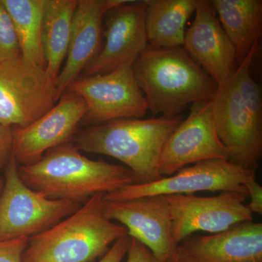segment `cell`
Instances as JSON below:
<instances>
[{
	"mask_svg": "<svg viewBox=\"0 0 262 262\" xmlns=\"http://www.w3.org/2000/svg\"><path fill=\"white\" fill-rule=\"evenodd\" d=\"M18 173L26 185L49 199L81 204L95 194L142 183L127 167L86 158L73 141L48 150L37 163L19 165Z\"/></svg>",
	"mask_w": 262,
	"mask_h": 262,
	"instance_id": "1",
	"label": "cell"
},
{
	"mask_svg": "<svg viewBox=\"0 0 262 262\" xmlns=\"http://www.w3.org/2000/svg\"><path fill=\"white\" fill-rule=\"evenodd\" d=\"M148 111L173 117L193 103L209 101L218 84L183 47L148 46L133 64Z\"/></svg>",
	"mask_w": 262,
	"mask_h": 262,
	"instance_id": "2",
	"label": "cell"
},
{
	"mask_svg": "<svg viewBox=\"0 0 262 262\" xmlns=\"http://www.w3.org/2000/svg\"><path fill=\"white\" fill-rule=\"evenodd\" d=\"M182 115L158 118H123L89 126L76 134L79 149L120 160L141 179L154 182L163 176L158 169L162 149L182 122Z\"/></svg>",
	"mask_w": 262,
	"mask_h": 262,
	"instance_id": "3",
	"label": "cell"
},
{
	"mask_svg": "<svg viewBox=\"0 0 262 262\" xmlns=\"http://www.w3.org/2000/svg\"><path fill=\"white\" fill-rule=\"evenodd\" d=\"M104 194H95L64 220L29 237L22 262H91L128 235L103 215Z\"/></svg>",
	"mask_w": 262,
	"mask_h": 262,
	"instance_id": "4",
	"label": "cell"
},
{
	"mask_svg": "<svg viewBox=\"0 0 262 262\" xmlns=\"http://www.w3.org/2000/svg\"><path fill=\"white\" fill-rule=\"evenodd\" d=\"M12 155L5 166L0 194V241L31 237L47 230L82 206L75 202L51 200L26 185Z\"/></svg>",
	"mask_w": 262,
	"mask_h": 262,
	"instance_id": "5",
	"label": "cell"
},
{
	"mask_svg": "<svg viewBox=\"0 0 262 262\" xmlns=\"http://www.w3.org/2000/svg\"><path fill=\"white\" fill-rule=\"evenodd\" d=\"M66 91L86 103L87 111L80 124L88 127L118 119H141L148 113L132 63L103 75L77 77Z\"/></svg>",
	"mask_w": 262,
	"mask_h": 262,
	"instance_id": "6",
	"label": "cell"
},
{
	"mask_svg": "<svg viewBox=\"0 0 262 262\" xmlns=\"http://www.w3.org/2000/svg\"><path fill=\"white\" fill-rule=\"evenodd\" d=\"M56 82L21 56L0 63V125L24 127L56 104Z\"/></svg>",
	"mask_w": 262,
	"mask_h": 262,
	"instance_id": "7",
	"label": "cell"
},
{
	"mask_svg": "<svg viewBox=\"0 0 262 262\" xmlns=\"http://www.w3.org/2000/svg\"><path fill=\"white\" fill-rule=\"evenodd\" d=\"M256 170L241 168L228 160H206L154 182L131 184L105 194L104 199L124 201L146 196L193 194L206 191L247 192L244 184L256 179Z\"/></svg>",
	"mask_w": 262,
	"mask_h": 262,
	"instance_id": "8",
	"label": "cell"
},
{
	"mask_svg": "<svg viewBox=\"0 0 262 262\" xmlns=\"http://www.w3.org/2000/svg\"><path fill=\"white\" fill-rule=\"evenodd\" d=\"M171 216V235L179 246L194 232L218 233L237 224L253 222V213L244 204L248 193L224 192L218 196L164 195Z\"/></svg>",
	"mask_w": 262,
	"mask_h": 262,
	"instance_id": "9",
	"label": "cell"
},
{
	"mask_svg": "<svg viewBox=\"0 0 262 262\" xmlns=\"http://www.w3.org/2000/svg\"><path fill=\"white\" fill-rule=\"evenodd\" d=\"M212 115L229 161L246 169H256L262 156V124L251 116L239 94L235 77L218 85L211 99Z\"/></svg>",
	"mask_w": 262,
	"mask_h": 262,
	"instance_id": "10",
	"label": "cell"
},
{
	"mask_svg": "<svg viewBox=\"0 0 262 262\" xmlns=\"http://www.w3.org/2000/svg\"><path fill=\"white\" fill-rule=\"evenodd\" d=\"M216 159L229 160V155L215 130L211 100L193 103L189 115L164 144L160 173L169 177L190 164Z\"/></svg>",
	"mask_w": 262,
	"mask_h": 262,
	"instance_id": "11",
	"label": "cell"
},
{
	"mask_svg": "<svg viewBox=\"0 0 262 262\" xmlns=\"http://www.w3.org/2000/svg\"><path fill=\"white\" fill-rule=\"evenodd\" d=\"M146 1L124 0L105 15L104 43L84 70V76L103 75L132 63L147 48Z\"/></svg>",
	"mask_w": 262,
	"mask_h": 262,
	"instance_id": "12",
	"label": "cell"
},
{
	"mask_svg": "<svg viewBox=\"0 0 262 262\" xmlns=\"http://www.w3.org/2000/svg\"><path fill=\"white\" fill-rule=\"evenodd\" d=\"M86 111L87 106L82 98L67 93L28 126L12 127L13 155L18 165L37 163L48 150L72 142Z\"/></svg>",
	"mask_w": 262,
	"mask_h": 262,
	"instance_id": "13",
	"label": "cell"
},
{
	"mask_svg": "<svg viewBox=\"0 0 262 262\" xmlns=\"http://www.w3.org/2000/svg\"><path fill=\"white\" fill-rule=\"evenodd\" d=\"M103 213L126 228L129 237L146 246L160 262L177 248L171 235V216L164 195L142 196L124 201H105Z\"/></svg>",
	"mask_w": 262,
	"mask_h": 262,
	"instance_id": "14",
	"label": "cell"
},
{
	"mask_svg": "<svg viewBox=\"0 0 262 262\" xmlns=\"http://www.w3.org/2000/svg\"><path fill=\"white\" fill-rule=\"evenodd\" d=\"M195 17L185 32L183 48L218 85L237 67L236 52L222 28L211 1L201 0Z\"/></svg>",
	"mask_w": 262,
	"mask_h": 262,
	"instance_id": "15",
	"label": "cell"
},
{
	"mask_svg": "<svg viewBox=\"0 0 262 262\" xmlns=\"http://www.w3.org/2000/svg\"><path fill=\"white\" fill-rule=\"evenodd\" d=\"M124 0H78L64 67L56 82V100L97 56L101 48L103 21L108 10Z\"/></svg>",
	"mask_w": 262,
	"mask_h": 262,
	"instance_id": "16",
	"label": "cell"
},
{
	"mask_svg": "<svg viewBox=\"0 0 262 262\" xmlns=\"http://www.w3.org/2000/svg\"><path fill=\"white\" fill-rule=\"evenodd\" d=\"M178 246L199 262H262V224L243 222L212 235L189 236Z\"/></svg>",
	"mask_w": 262,
	"mask_h": 262,
	"instance_id": "17",
	"label": "cell"
},
{
	"mask_svg": "<svg viewBox=\"0 0 262 262\" xmlns=\"http://www.w3.org/2000/svg\"><path fill=\"white\" fill-rule=\"evenodd\" d=\"M222 28L236 52L237 65L255 43L259 42L262 32L261 0H212Z\"/></svg>",
	"mask_w": 262,
	"mask_h": 262,
	"instance_id": "18",
	"label": "cell"
},
{
	"mask_svg": "<svg viewBox=\"0 0 262 262\" xmlns=\"http://www.w3.org/2000/svg\"><path fill=\"white\" fill-rule=\"evenodd\" d=\"M201 0H146L148 46L156 48L183 47L185 25Z\"/></svg>",
	"mask_w": 262,
	"mask_h": 262,
	"instance_id": "19",
	"label": "cell"
},
{
	"mask_svg": "<svg viewBox=\"0 0 262 262\" xmlns=\"http://www.w3.org/2000/svg\"><path fill=\"white\" fill-rule=\"evenodd\" d=\"M78 0H45L42 41L46 71L56 82L66 59Z\"/></svg>",
	"mask_w": 262,
	"mask_h": 262,
	"instance_id": "20",
	"label": "cell"
},
{
	"mask_svg": "<svg viewBox=\"0 0 262 262\" xmlns=\"http://www.w3.org/2000/svg\"><path fill=\"white\" fill-rule=\"evenodd\" d=\"M13 20L24 59L46 68L42 32L45 0H2Z\"/></svg>",
	"mask_w": 262,
	"mask_h": 262,
	"instance_id": "21",
	"label": "cell"
},
{
	"mask_svg": "<svg viewBox=\"0 0 262 262\" xmlns=\"http://www.w3.org/2000/svg\"><path fill=\"white\" fill-rule=\"evenodd\" d=\"M21 56L11 17L0 0V63Z\"/></svg>",
	"mask_w": 262,
	"mask_h": 262,
	"instance_id": "22",
	"label": "cell"
},
{
	"mask_svg": "<svg viewBox=\"0 0 262 262\" xmlns=\"http://www.w3.org/2000/svg\"><path fill=\"white\" fill-rule=\"evenodd\" d=\"M29 237L0 241V262H22V255Z\"/></svg>",
	"mask_w": 262,
	"mask_h": 262,
	"instance_id": "23",
	"label": "cell"
},
{
	"mask_svg": "<svg viewBox=\"0 0 262 262\" xmlns=\"http://www.w3.org/2000/svg\"><path fill=\"white\" fill-rule=\"evenodd\" d=\"M126 262H160L149 248L137 239L130 237Z\"/></svg>",
	"mask_w": 262,
	"mask_h": 262,
	"instance_id": "24",
	"label": "cell"
},
{
	"mask_svg": "<svg viewBox=\"0 0 262 262\" xmlns=\"http://www.w3.org/2000/svg\"><path fill=\"white\" fill-rule=\"evenodd\" d=\"M13 155V128L0 125V170L6 166Z\"/></svg>",
	"mask_w": 262,
	"mask_h": 262,
	"instance_id": "25",
	"label": "cell"
},
{
	"mask_svg": "<svg viewBox=\"0 0 262 262\" xmlns=\"http://www.w3.org/2000/svg\"><path fill=\"white\" fill-rule=\"evenodd\" d=\"M129 244L130 237L128 235L117 239L98 262H121L127 254Z\"/></svg>",
	"mask_w": 262,
	"mask_h": 262,
	"instance_id": "26",
	"label": "cell"
},
{
	"mask_svg": "<svg viewBox=\"0 0 262 262\" xmlns=\"http://www.w3.org/2000/svg\"><path fill=\"white\" fill-rule=\"evenodd\" d=\"M247 190L248 196H250L249 204H248V208L253 213H262V187L255 180L251 181L244 184Z\"/></svg>",
	"mask_w": 262,
	"mask_h": 262,
	"instance_id": "27",
	"label": "cell"
},
{
	"mask_svg": "<svg viewBox=\"0 0 262 262\" xmlns=\"http://www.w3.org/2000/svg\"><path fill=\"white\" fill-rule=\"evenodd\" d=\"M165 262H199L194 258L189 256L187 253H184V251L181 249L179 246L174 250L173 253L170 254Z\"/></svg>",
	"mask_w": 262,
	"mask_h": 262,
	"instance_id": "28",
	"label": "cell"
},
{
	"mask_svg": "<svg viewBox=\"0 0 262 262\" xmlns=\"http://www.w3.org/2000/svg\"><path fill=\"white\" fill-rule=\"evenodd\" d=\"M5 179L3 177H0V194L3 190V186H4Z\"/></svg>",
	"mask_w": 262,
	"mask_h": 262,
	"instance_id": "29",
	"label": "cell"
}]
</instances>
